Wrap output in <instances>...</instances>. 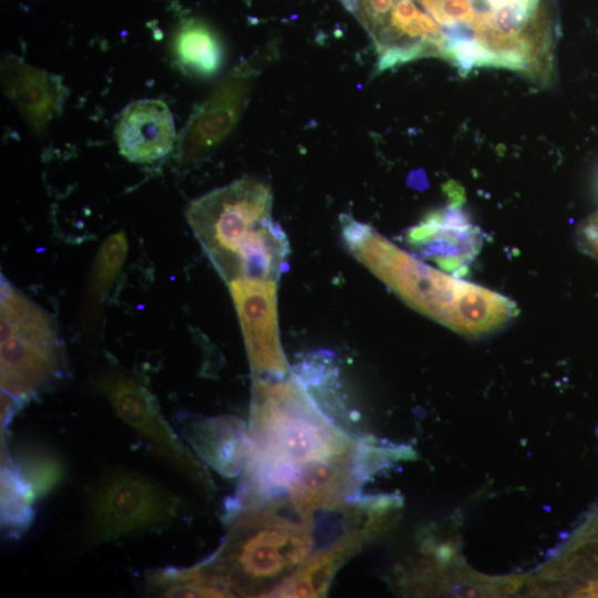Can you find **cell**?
<instances>
[{"mask_svg": "<svg viewBox=\"0 0 598 598\" xmlns=\"http://www.w3.org/2000/svg\"><path fill=\"white\" fill-rule=\"evenodd\" d=\"M61 348L45 311L1 276V388L28 398L58 378Z\"/></svg>", "mask_w": 598, "mask_h": 598, "instance_id": "cell-4", "label": "cell"}, {"mask_svg": "<svg viewBox=\"0 0 598 598\" xmlns=\"http://www.w3.org/2000/svg\"><path fill=\"white\" fill-rule=\"evenodd\" d=\"M174 51L179 64L199 76L215 75L224 62V48L218 35L196 20L186 22L178 30Z\"/></svg>", "mask_w": 598, "mask_h": 598, "instance_id": "cell-11", "label": "cell"}, {"mask_svg": "<svg viewBox=\"0 0 598 598\" xmlns=\"http://www.w3.org/2000/svg\"><path fill=\"white\" fill-rule=\"evenodd\" d=\"M445 37V60L462 75L508 69L547 86L556 75L554 0H416Z\"/></svg>", "mask_w": 598, "mask_h": 598, "instance_id": "cell-1", "label": "cell"}, {"mask_svg": "<svg viewBox=\"0 0 598 598\" xmlns=\"http://www.w3.org/2000/svg\"><path fill=\"white\" fill-rule=\"evenodd\" d=\"M181 501L146 476L116 470L105 474L92 488L87 503L84 540H110L172 523Z\"/></svg>", "mask_w": 598, "mask_h": 598, "instance_id": "cell-5", "label": "cell"}, {"mask_svg": "<svg viewBox=\"0 0 598 598\" xmlns=\"http://www.w3.org/2000/svg\"><path fill=\"white\" fill-rule=\"evenodd\" d=\"M127 252V239L120 231L110 236L101 246L94 265L93 285L96 292L110 289L118 275Z\"/></svg>", "mask_w": 598, "mask_h": 598, "instance_id": "cell-14", "label": "cell"}, {"mask_svg": "<svg viewBox=\"0 0 598 598\" xmlns=\"http://www.w3.org/2000/svg\"><path fill=\"white\" fill-rule=\"evenodd\" d=\"M406 244L441 269L461 276L482 246L481 230L464 210L453 203L431 212L405 233Z\"/></svg>", "mask_w": 598, "mask_h": 598, "instance_id": "cell-9", "label": "cell"}, {"mask_svg": "<svg viewBox=\"0 0 598 598\" xmlns=\"http://www.w3.org/2000/svg\"><path fill=\"white\" fill-rule=\"evenodd\" d=\"M116 414L142 436L173 467L193 481L205 482L204 472L161 414L152 393L136 379L110 372L96 382Z\"/></svg>", "mask_w": 598, "mask_h": 598, "instance_id": "cell-6", "label": "cell"}, {"mask_svg": "<svg viewBox=\"0 0 598 598\" xmlns=\"http://www.w3.org/2000/svg\"><path fill=\"white\" fill-rule=\"evenodd\" d=\"M577 241L586 254L598 260V210L579 227Z\"/></svg>", "mask_w": 598, "mask_h": 598, "instance_id": "cell-16", "label": "cell"}, {"mask_svg": "<svg viewBox=\"0 0 598 598\" xmlns=\"http://www.w3.org/2000/svg\"><path fill=\"white\" fill-rule=\"evenodd\" d=\"M2 519L7 525L22 527L31 518V501L34 493L21 473L4 467L1 480Z\"/></svg>", "mask_w": 598, "mask_h": 598, "instance_id": "cell-13", "label": "cell"}, {"mask_svg": "<svg viewBox=\"0 0 598 598\" xmlns=\"http://www.w3.org/2000/svg\"><path fill=\"white\" fill-rule=\"evenodd\" d=\"M115 140L120 154L130 162L148 164L164 157L175 141L168 106L155 99L132 102L120 115Z\"/></svg>", "mask_w": 598, "mask_h": 598, "instance_id": "cell-10", "label": "cell"}, {"mask_svg": "<svg viewBox=\"0 0 598 598\" xmlns=\"http://www.w3.org/2000/svg\"><path fill=\"white\" fill-rule=\"evenodd\" d=\"M226 423L227 420L216 419L217 436L214 435L209 420L195 423L192 427V441L209 462L229 473L239 463L241 445L235 426Z\"/></svg>", "mask_w": 598, "mask_h": 598, "instance_id": "cell-12", "label": "cell"}, {"mask_svg": "<svg viewBox=\"0 0 598 598\" xmlns=\"http://www.w3.org/2000/svg\"><path fill=\"white\" fill-rule=\"evenodd\" d=\"M341 230L353 257L400 299L460 334H488L518 312L505 296L421 261L350 216L342 215Z\"/></svg>", "mask_w": 598, "mask_h": 598, "instance_id": "cell-2", "label": "cell"}, {"mask_svg": "<svg viewBox=\"0 0 598 598\" xmlns=\"http://www.w3.org/2000/svg\"><path fill=\"white\" fill-rule=\"evenodd\" d=\"M24 472H20L31 486L34 495L52 487L59 477V466L55 461L47 457H34L28 462Z\"/></svg>", "mask_w": 598, "mask_h": 598, "instance_id": "cell-15", "label": "cell"}, {"mask_svg": "<svg viewBox=\"0 0 598 598\" xmlns=\"http://www.w3.org/2000/svg\"><path fill=\"white\" fill-rule=\"evenodd\" d=\"M277 286L264 279L229 282L251 365L261 377L288 372L279 339Z\"/></svg>", "mask_w": 598, "mask_h": 598, "instance_id": "cell-7", "label": "cell"}, {"mask_svg": "<svg viewBox=\"0 0 598 598\" xmlns=\"http://www.w3.org/2000/svg\"><path fill=\"white\" fill-rule=\"evenodd\" d=\"M271 208L270 187L252 177L213 189L188 204L186 219L228 283L241 279L279 281L287 267L289 243Z\"/></svg>", "mask_w": 598, "mask_h": 598, "instance_id": "cell-3", "label": "cell"}, {"mask_svg": "<svg viewBox=\"0 0 598 598\" xmlns=\"http://www.w3.org/2000/svg\"><path fill=\"white\" fill-rule=\"evenodd\" d=\"M224 550L228 576L250 582L274 577L305 553L303 536L281 525L254 526L244 520Z\"/></svg>", "mask_w": 598, "mask_h": 598, "instance_id": "cell-8", "label": "cell"}]
</instances>
